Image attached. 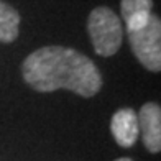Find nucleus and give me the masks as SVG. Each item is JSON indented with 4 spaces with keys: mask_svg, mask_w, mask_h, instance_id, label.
<instances>
[{
    "mask_svg": "<svg viewBox=\"0 0 161 161\" xmlns=\"http://www.w3.org/2000/svg\"><path fill=\"white\" fill-rule=\"evenodd\" d=\"M21 74L38 92L66 89L80 97H94L102 89V74L86 54L66 46H43L26 56Z\"/></svg>",
    "mask_w": 161,
    "mask_h": 161,
    "instance_id": "1",
    "label": "nucleus"
},
{
    "mask_svg": "<svg viewBox=\"0 0 161 161\" xmlns=\"http://www.w3.org/2000/svg\"><path fill=\"white\" fill-rule=\"evenodd\" d=\"M92 46L99 56H114L122 46L123 28L119 15L108 7H96L87 18Z\"/></svg>",
    "mask_w": 161,
    "mask_h": 161,
    "instance_id": "2",
    "label": "nucleus"
},
{
    "mask_svg": "<svg viewBox=\"0 0 161 161\" xmlns=\"http://www.w3.org/2000/svg\"><path fill=\"white\" fill-rule=\"evenodd\" d=\"M133 54L143 68L153 72L161 69V21L158 15L150 17L146 25L135 31H127Z\"/></svg>",
    "mask_w": 161,
    "mask_h": 161,
    "instance_id": "3",
    "label": "nucleus"
},
{
    "mask_svg": "<svg viewBox=\"0 0 161 161\" xmlns=\"http://www.w3.org/2000/svg\"><path fill=\"white\" fill-rule=\"evenodd\" d=\"M138 128L142 131L145 148L150 153L161 151V107L155 102H146L136 114Z\"/></svg>",
    "mask_w": 161,
    "mask_h": 161,
    "instance_id": "4",
    "label": "nucleus"
},
{
    "mask_svg": "<svg viewBox=\"0 0 161 161\" xmlns=\"http://www.w3.org/2000/svg\"><path fill=\"white\" fill-rule=\"evenodd\" d=\"M110 131L114 140L123 148L133 146L140 135L138 128V117L133 108H120L112 115Z\"/></svg>",
    "mask_w": 161,
    "mask_h": 161,
    "instance_id": "5",
    "label": "nucleus"
},
{
    "mask_svg": "<svg viewBox=\"0 0 161 161\" xmlns=\"http://www.w3.org/2000/svg\"><path fill=\"white\" fill-rule=\"evenodd\" d=\"M120 10L127 31H135L145 26L153 15V0H122Z\"/></svg>",
    "mask_w": 161,
    "mask_h": 161,
    "instance_id": "6",
    "label": "nucleus"
},
{
    "mask_svg": "<svg viewBox=\"0 0 161 161\" xmlns=\"http://www.w3.org/2000/svg\"><path fill=\"white\" fill-rule=\"evenodd\" d=\"M20 30V13L12 5L0 0V43L17 40Z\"/></svg>",
    "mask_w": 161,
    "mask_h": 161,
    "instance_id": "7",
    "label": "nucleus"
},
{
    "mask_svg": "<svg viewBox=\"0 0 161 161\" xmlns=\"http://www.w3.org/2000/svg\"><path fill=\"white\" fill-rule=\"evenodd\" d=\"M115 161H133V159H130V158H119V159H115Z\"/></svg>",
    "mask_w": 161,
    "mask_h": 161,
    "instance_id": "8",
    "label": "nucleus"
}]
</instances>
